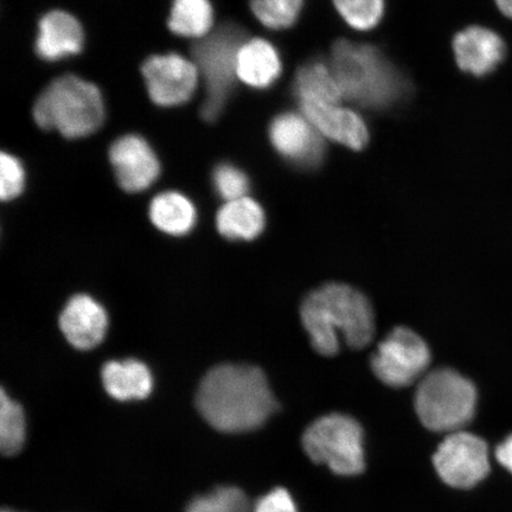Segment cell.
Returning a JSON list of instances; mask_svg holds the SVG:
<instances>
[{
    "mask_svg": "<svg viewBox=\"0 0 512 512\" xmlns=\"http://www.w3.org/2000/svg\"><path fill=\"white\" fill-rule=\"evenodd\" d=\"M3 512H12V511H9V510H4Z\"/></svg>",
    "mask_w": 512,
    "mask_h": 512,
    "instance_id": "obj_32",
    "label": "cell"
},
{
    "mask_svg": "<svg viewBox=\"0 0 512 512\" xmlns=\"http://www.w3.org/2000/svg\"><path fill=\"white\" fill-rule=\"evenodd\" d=\"M330 66L343 98L371 110L398 104L408 94V82L380 49L339 40L332 47Z\"/></svg>",
    "mask_w": 512,
    "mask_h": 512,
    "instance_id": "obj_3",
    "label": "cell"
},
{
    "mask_svg": "<svg viewBox=\"0 0 512 512\" xmlns=\"http://www.w3.org/2000/svg\"><path fill=\"white\" fill-rule=\"evenodd\" d=\"M430 363V348L407 328L390 332L371 357V368L377 379L392 388L411 386L424 375Z\"/></svg>",
    "mask_w": 512,
    "mask_h": 512,
    "instance_id": "obj_8",
    "label": "cell"
},
{
    "mask_svg": "<svg viewBox=\"0 0 512 512\" xmlns=\"http://www.w3.org/2000/svg\"><path fill=\"white\" fill-rule=\"evenodd\" d=\"M304 117L323 137L352 150H362L368 144L366 123L355 113L338 104H300Z\"/></svg>",
    "mask_w": 512,
    "mask_h": 512,
    "instance_id": "obj_13",
    "label": "cell"
},
{
    "mask_svg": "<svg viewBox=\"0 0 512 512\" xmlns=\"http://www.w3.org/2000/svg\"><path fill=\"white\" fill-rule=\"evenodd\" d=\"M454 54L460 69L476 76L488 75L505 56L503 38L488 28L470 27L454 37Z\"/></svg>",
    "mask_w": 512,
    "mask_h": 512,
    "instance_id": "obj_15",
    "label": "cell"
},
{
    "mask_svg": "<svg viewBox=\"0 0 512 512\" xmlns=\"http://www.w3.org/2000/svg\"><path fill=\"white\" fill-rule=\"evenodd\" d=\"M0 196L3 201L14 200L24 187V172L21 163L15 157L2 153L0 158Z\"/></svg>",
    "mask_w": 512,
    "mask_h": 512,
    "instance_id": "obj_28",
    "label": "cell"
},
{
    "mask_svg": "<svg viewBox=\"0 0 512 512\" xmlns=\"http://www.w3.org/2000/svg\"><path fill=\"white\" fill-rule=\"evenodd\" d=\"M433 465L441 480L454 489H471L489 475V448L472 433H451L438 447Z\"/></svg>",
    "mask_w": 512,
    "mask_h": 512,
    "instance_id": "obj_9",
    "label": "cell"
},
{
    "mask_svg": "<svg viewBox=\"0 0 512 512\" xmlns=\"http://www.w3.org/2000/svg\"><path fill=\"white\" fill-rule=\"evenodd\" d=\"M496 5L504 16L512 18V0H496Z\"/></svg>",
    "mask_w": 512,
    "mask_h": 512,
    "instance_id": "obj_31",
    "label": "cell"
},
{
    "mask_svg": "<svg viewBox=\"0 0 512 512\" xmlns=\"http://www.w3.org/2000/svg\"><path fill=\"white\" fill-rule=\"evenodd\" d=\"M281 74L277 49L261 38L246 41L239 51L238 78L253 88L273 85Z\"/></svg>",
    "mask_w": 512,
    "mask_h": 512,
    "instance_id": "obj_18",
    "label": "cell"
},
{
    "mask_svg": "<svg viewBox=\"0 0 512 512\" xmlns=\"http://www.w3.org/2000/svg\"><path fill=\"white\" fill-rule=\"evenodd\" d=\"M252 512H299L297 503L286 489L278 488L261 497Z\"/></svg>",
    "mask_w": 512,
    "mask_h": 512,
    "instance_id": "obj_29",
    "label": "cell"
},
{
    "mask_svg": "<svg viewBox=\"0 0 512 512\" xmlns=\"http://www.w3.org/2000/svg\"><path fill=\"white\" fill-rule=\"evenodd\" d=\"M300 104H338L343 98L330 64L315 60L300 67L293 85Z\"/></svg>",
    "mask_w": 512,
    "mask_h": 512,
    "instance_id": "obj_20",
    "label": "cell"
},
{
    "mask_svg": "<svg viewBox=\"0 0 512 512\" xmlns=\"http://www.w3.org/2000/svg\"><path fill=\"white\" fill-rule=\"evenodd\" d=\"M101 379L108 395L118 401L143 400L152 393L151 371L137 360L107 362Z\"/></svg>",
    "mask_w": 512,
    "mask_h": 512,
    "instance_id": "obj_17",
    "label": "cell"
},
{
    "mask_svg": "<svg viewBox=\"0 0 512 512\" xmlns=\"http://www.w3.org/2000/svg\"><path fill=\"white\" fill-rule=\"evenodd\" d=\"M196 406L223 433L258 430L278 408L262 370L241 364L211 369L198 388Z\"/></svg>",
    "mask_w": 512,
    "mask_h": 512,
    "instance_id": "obj_1",
    "label": "cell"
},
{
    "mask_svg": "<svg viewBox=\"0 0 512 512\" xmlns=\"http://www.w3.org/2000/svg\"><path fill=\"white\" fill-rule=\"evenodd\" d=\"M34 118L43 130H57L70 139L86 137L104 123V101L93 83L64 75L37 99Z\"/></svg>",
    "mask_w": 512,
    "mask_h": 512,
    "instance_id": "obj_4",
    "label": "cell"
},
{
    "mask_svg": "<svg viewBox=\"0 0 512 512\" xmlns=\"http://www.w3.org/2000/svg\"><path fill=\"white\" fill-rule=\"evenodd\" d=\"M150 219L162 232L182 236L194 228L197 214L194 204L178 192H163L153 198Z\"/></svg>",
    "mask_w": 512,
    "mask_h": 512,
    "instance_id": "obj_21",
    "label": "cell"
},
{
    "mask_svg": "<svg viewBox=\"0 0 512 512\" xmlns=\"http://www.w3.org/2000/svg\"><path fill=\"white\" fill-rule=\"evenodd\" d=\"M142 70L150 98L163 107L190 100L200 78L195 63L177 54L152 56Z\"/></svg>",
    "mask_w": 512,
    "mask_h": 512,
    "instance_id": "obj_10",
    "label": "cell"
},
{
    "mask_svg": "<svg viewBox=\"0 0 512 512\" xmlns=\"http://www.w3.org/2000/svg\"><path fill=\"white\" fill-rule=\"evenodd\" d=\"M213 182L217 194L227 202L247 197L249 190L248 178L233 165L222 164L217 166L214 171Z\"/></svg>",
    "mask_w": 512,
    "mask_h": 512,
    "instance_id": "obj_27",
    "label": "cell"
},
{
    "mask_svg": "<svg viewBox=\"0 0 512 512\" xmlns=\"http://www.w3.org/2000/svg\"><path fill=\"white\" fill-rule=\"evenodd\" d=\"M270 138L275 150L300 169H313L322 163L323 136L303 114L284 113L272 121Z\"/></svg>",
    "mask_w": 512,
    "mask_h": 512,
    "instance_id": "obj_11",
    "label": "cell"
},
{
    "mask_svg": "<svg viewBox=\"0 0 512 512\" xmlns=\"http://www.w3.org/2000/svg\"><path fill=\"white\" fill-rule=\"evenodd\" d=\"M496 458L499 464L512 473V434L498 445Z\"/></svg>",
    "mask_w": 512,
    "mask_h": 512,
    "instance_id": "obj_30",
    "label": "cell"
},
{
    "mask_svg": "<svg viewBox=\"0 0 512 512\" xmlns=\"http://www.w3.org/2000/svg\"><path fill=\"white\" fill-rule=\"evenodd\" d=\"M185 512H252V507L245 492L235 486H223L195 498Z\"/></svg>",
    "mask_w": 512,
    "mask_h": 512,
    "instance_id": "obj_25",
    "label": "cell"
},
{
    "mask_svg": "<svg viewBox=\"0 0 512 512\" xmlns=\"http://www.w3.org/2000/svg\"><path fill=\"white\" fill-rule=\"evenodd\" d=\"M245 43V30L234 23H224L192 44V62L206 91L201 114L209 123L219 118L233 92L238 79L239 51Z\"/></svg>",
    "mask_w": 512,
    "mask_h": 512,
    "instance_id": "obj_5",
    "label": "cell"
},
{
    "mask_svg": "<svg viewBox=\"0 0 512 512\" xmlns=\"http://www.w3.org/2000/svg\"><path fill=\"white\" fill-rule=\"evenodd\" d=\"M313 349L335 356L341 338L350 348L367 347L375 334L374 311L369 300L354 287L326 284L311 292L300 309Z\"/></svg>",
    "mask_w": 512,
    "mask_h": 512,
    "instance_id": "obj_2",
    "label": "cell"
},
{
    "mask_svg": "<svg viewBox=\"0 0 512 512\" xmlns=\"http://www.w3.org/2000/svg\"><path fill=\"white\" fill-rule=\"evenodd\" d=\"M334 3L344 21L356 30L375 28L383 16V0H334Z\"/></svg>",
    "mask_w": 512,
    "mask_h": 512,
    "instance_id": "obj_26",
    "label": "cell"
},
{
    "mask_svg": "<svg viewBox=\"0 0 512 512\" xmlns=\"http://www.w3.org/2000/svg\"><path fill=\"white\" fill-rule=\"evenodd\" d=\"M304 0H252L253 14L273 30L291 28L302 12Z\"/></svg>",
    "mask_w": 512,
    "mask_h": 512,
    "instance_id": "obj_24",
    "label": "cell"
},
{
    "mask_svg": "<svg viewBox=\"0 0 512 512\" xmlns=\"http://www.w3.org/2000/svg\"><path fill=\"white\" fill-rule=\"evenodd\" d=\"M108 325L106 310L87 294L69 300L60 316V328L74 348L89 350L104 341Z\"/></svg>",
    "mask_w": 512,
    "mask_h": 512,
    "instance_id": "obj_14",
    "label": "cell"
},
{
    "mask_svg": "<svg viewBox=\"0 0 512 512\" xmlns=\"http://www.w3.org/2000/svg\"><path fill=\"white\" fill-rule=\"evenodd\" d=\"M25 441V416L21 406L2 390L0 395V450L6 457L15 456Z\"/></svg>",
    "mask_w": 512,
    "mask_h": 512,
    "instance_id": "obj_23",
    "label": "cell"
},
{
    "mask_svg": "<svg viewBox=\"0 0 512 512\" xmlns=\"http://www.w3.org/2000/svg\"><path fill=\"white\" fill-rule=\"evenodd\" d=\"M110 160L121 189L127 192L144 191L159 176L155 152L138 136H125L114 142Z\"/></svg>",
    "mask_w": 512,
    "mask_h": 512,
    "instance_id": "obj_12",
    "label": "cell"
},
{
    "mask_svg": "<svg viewBox=\"0 0 512 512\" xmlns=\"http://www.w3.org/2000/svg\"><path fill=\"white\" fill-rule=\"evenodd\" d=\"M477 390L456 370L441 368L427 374L415 394V411L428 430L462 431L476 412Z\"/></svg>",
    "mask_w": 512,
    "mask_h": 512,
    "instance_id": "obj_6",
    "label": "cell"
},
{
    "mask_svg": "<svg viewBox=\"0 0 512 512\" xmlns=\"http://www.w3.org/2000/svg\"><path fill=\"white\" fill-rule=\"evenodd\" d=\"M303 447L312 462L339 476H358L366 467L362 426L348 415L329 414L313 421L304 432Z\"/></svg>",
    "mask_w": 512,
    "mask_h": 512,
    "instance_id": "obj_7",
    "label": "cell"
},
{
    "mask_svg": "<svg viewBox=\"0 0 512 512\" xmlns=\"http://www.w3.org/2000/svg\"><path fill=\"white\" fill-rule=\"evenodd\" d=\"M83 32L78 19L63 11L49 12L41 19L36 41L37 55L46 61H57L80 53Z\"/></svg>",
    "mask_w": 512,
    "mask_h": 512,
    "instance_id": "obj_16",
    "label": "cell"
},
{
    "mask_svg": "<svg viewBox=\"0 0 512 512\" xmlns=\"http://www.w3.org/2000/svg\"><path fill=\"white\" fill-rule=\"evenodd\" d=\"M213 27V8L209 0H174L169 28L176 35L200 38Z\"/></svg>",
    "mask_w": 512,
    "mask_h": 512,
    "instance_id": "obj_22",
    "label": "cell"
},
{
    "mask_svg": "<svg viewBox=\"0 0 512 512\" xmlns=\"http://www.w3.org/2000/svg\"><path fill=\"white\" fill-rule=\"evenodd\" d=\"M266 217L264 210L252 198L224 204L217 213L216 226L219 233L232 241H251L264 232Z\"/></svg>",
    "mask_w": 512,
    "mask_h": 512,
    "instance_id": "obj_19",
    "label": "cell"
}]
</instances>
